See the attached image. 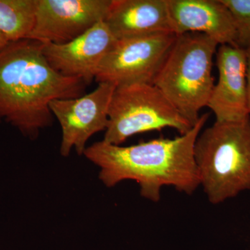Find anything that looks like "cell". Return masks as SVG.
<instances>
[{
    "label": "cell",
    "mask_w": 250,
    "mask_h": 250,
    "mask_svg": "<svg viewBox=\"0 0 250 250\" xmlns=\"http://www.w3.org/2000/svg\"><path fill=\"white\" fill-rule=\"evenodd\" d=\"M208 117L202 115L190 131L174 139L160 138L126 147L99 141L86 147L83 155L99 167V177L106 187L136 181L141 196L156 203L166 186L192 195L200 187L194 147Z\"/></svg>",
    "instance_id": "cell-1"
},
{
    "label": "cell",
    "mask_w": 250,
    "mask_h": 250,
    "mask_svg": "<svg viewBox=\"0 0 250 250\" xmlns=\"http://www.w3.org/2000/svg\"><path fill=\"white\" fill-rule=\"evenodd\" d=\"M87 85L55 71L44 57L41 42H9L0 52V121L35 139L53 123L49 103L83 96Z\"/></svg>",
    "instance_id": "cell-2"
},
{
    "label": "cell",
    "mask_w": 250,
    "mask_h": 250,
    "mask_svg": "<svg viewBox=\"0 0 250 250\" xmlns=\"http://www.w3.org/2000/svg\"><path fill=\"white\" fill-rule=\"evenodd\" d=\"M194 156L207 199L219 205L250 190V116L216 122L197 136Z\"/></svg>",
    "instance_id": "cell-3"
},
{
    "label": "cell",
    "mask_w": 250,
    "mask_h": 250,
    "mask_svg": "<svg viewBox=\"0 0 250 250\" xmlns=\"http://www.w3.org/2000/svg\"><path fill=\"white\" fill-rule=\"evenodd\" d=\"M218 45L201 33L177 35L153 82L193 125L200 118L202 108L207 106L215 85L212 70Z\"/></svg>",
    "instance_id": "cell-4"
},
{
    "label": "cell",
    "mask_w": 250,
    "mask_h": 250,
    "mask_svg": "<svg viewBox=\"0 0 250 250\" xmlns=\"http://www.w3.org/2000/svg\"><path fill=\"white\" fill-rule=\"evenodd\" d=\"M194 125L155 85H122L116 87L112 97L103 141L121 146L136 134L169 127L182 135L190 131Z\"/></svg>",
    "instance_id": "cell-5"
},
{
    "label": "cell",
    "mask_w": 250,
    "mask_h": 250,
    "mask_svg": "<svg viewBox=\"0 0 250 250\" xmlns=\"http://www.w3.org/2000/svg\"><path fill=\"white\" fill-rule=\"evenodd\" d=\"M176 36L166 33L117 41L100 63L95 80L116 87L153 84Z\"/></svg>",
    "instance_id": "cell-6"
},
{
    "label": "cell",
    "mask_w": 250,
    "mask_h": 250,
    "mask_svg": "<svg viewBox=\"0 0 250 250\" xmlns=\"http://www.w3.org/2000/svg\"><path fill=\"white\" fill-rule=\"evenodd\" d=\"M112 0H37L34 27L27 39L67 43L104 21Z\"/></svg>",
    "instance_id": "cell-7"
},
{
    "label": "cell",
    "mask_w": 250,
    "mask_h": 250,
    "mask_svg": "<svg viewBox=\"0 0 250 250\" xmlns=\"http://www.w3.org/2000/svg\"><path fill=\"white\" fill-rule=\"evenodd\" d=\"M116 88L112 83H100L91 93L80 98L54 100L49 103L50 111L62 127V156H68L73 148L79 155L83 154L90 138L106 130Z\"/></svg>",
    "instance_id": "cell-8"
},
{
    "label": "cell",
    "mask_w": 250,
    "mask_h": 250,
    "mask_svg": "<svg viewBox=\"0 0 250 250\" xmlns=\"http://www.w3.org/2000/svg\"><path fill=\"white\" fill-rule=\"evenodd\" d=\"M117 39L104 21L67 43L42 44V53L55 71L63 76L95 80L100 63L116 43Z\"/></svg>",
    "instance_id": "cell-9"
},
{
    "label": "cell",
    "mask_w": 250,
    "mask_h": 250,
    "mask_svg": "<svg viewBox=\"0 0 250 250\" xmlns=\"http://www.w3.org/2000/svg\"><path fill=\"white\" fill-rule=\"evenodd\" d=\"M218 81L213 87L207 107L216 122H237L250 116L247 105V50L220 45L216 52Z\"/></svg>",
    "instance_id": "cell-10"
},
{
    "label": "cell",
    "mask_w": 250,
    "mask_h": 250,
    "mask_svg": "<svg viewBox=\"0 0 250 250\" xmlns=\"http://www.w3.org/2000/svg\"><path fill=\"white\" fill-rule=\"evenodd\" d=\"M167 6L176 35L201 33L219 45L236 47L234 21L222 0H167Z\"/></svg>",
    "instance_id": "cell-11"
},
{
    "label": "cell",
    "mask_w": 250,
    "mask_h": 250,
    "mask_svg": "<svg viewBox=\"0 0 250 250\" xmlns=\"http://www.w3.org/2000/svg\"><path fill=\"white\" fill-rule=\"evenodd\" d=\"M104 22L117 40L174 34L167 0H112Z\"/></svg>",
    "instance_id": "cell-12"
},
{
    "label": "cell",
    "mask_w": 250,
    "mask_h": 250,
    "mask_svg": "<svg viewBox=\"0 0 250 250\" xmlns=\"http://www.w3.org/2000/svg\"><path fill=\"white\" fill-rule=\"evenodd\" d=\"M37 0H0V32L10 42L27 39L35 21Z\"/></svg>",
    "instance_id": "cell-13"
},
{
    "label": "cell",
    "mask_w": 250,
    "mask_h": 250,
    "mask_svg": "<svg viewBox=\"0 0 250 250\" xmlns=\"http://www.w3.org/2000/svg\"><path fill=\"white\" fill-rule=\"evenodd\" d=\"M231 12L236 26V47H250V0H222Z\"/></svg>",
    "instance_id": "cell-14"
},
{
    "label": "cell",
    "mask_w": 250,
    "mask_h": 250,
    "mask_svg": "<svg viewBox=\"0 0 250 250\" xmlns=\"http://www.w3.org/2000/svg\"><path fill=\"white\" fill-rule=\"evenodd\" d=\"M248 54V73H247V105L250 115V47L247 49Z\"/></svg>",
    "instance_id": "cell-15"
},
{
    "label": "cell",
    "mask_w": 250,
    "mask_h": 250,
    "mask_svg": "<svg viewBox=\"0 0 250 250\" xmlns=\"http://www.w3.org/2000/svg\"><path fill=\"white\" fill-rule=\"evenodd\" d=\"M9 42L10 41L8 40L7 38L0 32V52L9 44Z\"/></svg>",
    "instance_id": "cell-16"
}]
</instances>
